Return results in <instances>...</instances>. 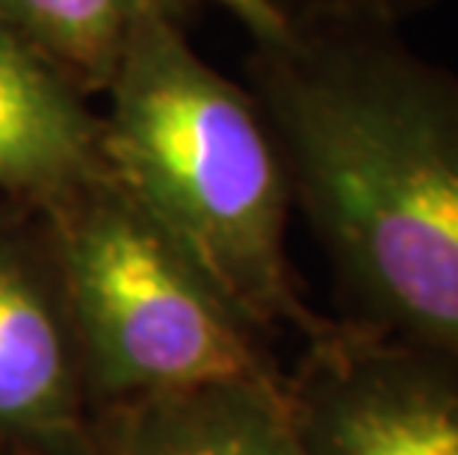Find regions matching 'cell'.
<instances>
[{
  "label": "cell",
  "mask_w": 458,
  "mask_h": 455,
  "mask_svg": "<svg viewBox=\"0 0 458 455\" xmlns=\"http://www.w3.org/2000/svg\"><path fill=\"white\" fill-rule=\"evenodd\" d=\"M249 92L340 319L458 361V72L391 24L301 18L255 45Z\"/></svg>",
  "instance_id": "1"
},
{
  "label": "cell",
  "mask_w": 458,
  "mask_h": 455,
  "mask_svg": "<svg viewBox=\"0 0 458 455\" xmlns=\"http://www.w3.org/2000/svg\"><path fill=\"white\" fill-rule=\"evenodd\" d=\"M104 95L113 181L263 334L323 332L331 316L301 299L287 255L293 192L278 142L249 86L196 54L178 9L142 18Z\"/></svg>",
  "instance_id": "2"
},
{
  "label": "cell",
  "mask_w": 458,
  "mask_h": 455,
  "mask_svg": "<svg viewBox=\"0 0 458 455\" xmlns=\"http://www.w3.org/2000/svg\"><path fill=\"white\" fill-rule=\"evenodd\" d=\"M92 405L228 379H284L267 334L113 175L42 207Z\"/></svg>",
  "instance_id": "3"
},
{
  "label": "cell",
  "mask_w": 458,
  "mask_h": 455,
  "mask_svg": "<svg viewBox=\"0 0 458 455\" xmlns=\"http://www.w3.org/2000/svg\"><path fill=\"white\" fill-rule=\"evenodd\" d=\"M284 400L301 455H458V361L331 319Z\"/></svg>",
  "instance_id": "4"
},
{
  "label": "cell",
  "mask_w": 458,
  "mask_h": 455,
  "mask_svg": "<svg viewBox=\"0 0 458 455\" xmlns=\"http://www.w3.org/2000/svg\"><path fill=\"white\" fill-rule=\"evenodd\" d=\"M92 414L47 222L0 198V450L86 455Z\"/></svg>",
  "instance_id": "5"
},
{
  "label": "cell",
  "mask_w": 458,
  "mask_h": 455,
  "mask_svg": "<svg viewBox=\"0 0 458 455\" xmlns=\"http://www.w3.org/2000/svg\"><path fill=\"white\" fill-rule=\"evenodd\" d=\"M110 175L89 95L0 24V198L42 210Z\"/></svg>",
  "instance_id": "6"
},
{
  "label": "cell",
  "mask_w": 458,
  "mask_h": 455,
  "mask_svg": "<svg viewBox=\"0 0 458 455\" xmlns=\"http://www.w3.org/2000/svg\"><path fill=\"white\" fill-rule=\"evenodd\" d=\"M86 455H301L284 379H228L98 405Z\"/></svg>",
  "instance_id": "7"
},
{
  "label": "cell",
  "mask_w": 458,
  "mask_h": 455,
  "mask_svg": "<svg viewBox=\"0 0 458 455\" xmlns=\"http://www.w3.org/2000/svg\"><path fill=\"white\" fill-rule=\"evenodd\" d=\"M174 0H0V24L51 60L86 95H104L124 45L151 9Z\"/></svg>",
  "instance_id": "8"
},
{
  "label": "cell",
  "mask_w": 458,
  "mask_h": 455,
  "mask_svg": "<svg viewBox=\"0 0 458 455\" xmlns=\"http://www.w3.org/2000/svg\"><path fill=\"white\" fill-rule=\"evenodd\" d=\"M290 21L301 18H344L396 27L399 18L437 4V0H276Z\"/></svg>",
  "instance_id": "9"
},
{
  "label": "cell",
  "mask_w": 458,
  "mask_h": 455,
  "mask_svg": "<svg viewBox=\"0 0 458 455\" xmlns=\"http://www.w3.org/2000/svg\"><path fill=\"white\" fill-rule=\"evenodd\" d=\"M0 455H9V452H4V450H0Z\"/></svg>",
  "instance_id": "10"
}]
</instances>
